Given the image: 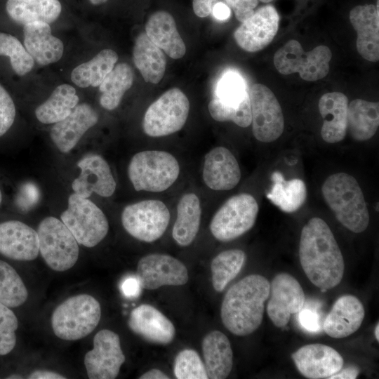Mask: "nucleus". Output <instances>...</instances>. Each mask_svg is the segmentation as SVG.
<instances>
[{
  "mask_svg": "<svg viewBox=\"0 0 379 379\" xmlns=\"http://www.w3.org/2000/svg\"><path fill=\"white\" fill-rule=\"evenodd\" d=\"M359 373V369L357 366H350L345 368H343L336 373L331 375L330 379H355Z\"/></svg>",
  "mask_w": 379,
  "mask_h": 379,
  "instance_id": "3c124183",
  "label": "nucleus"
},
{
  "mask_svg": "<svg viewBox=\"0 0 379 379\" xmlns=\"http://www.w3.org/2000/svg\"><path fill=\"white\" fill-rule=\"evenodd\" d=\"M258 211L257 201L251 194L234 195L216 211L210 223V231L220 241H232L253 227Z\"/></svg>",
  "mask_w": 379,
  "mask_h": 379,
  "instance_id": "9d476101",
  "label": "nucleus"
},
{
  "mask_svg": "<svg viewBox=\"0 0 379 379\" xmlns=\"http://www.w3.org/2000/svg\"><path fill=\"white\" fill-rule=\"evenodd\" d=\"M379 126V104L355 99L348 105L347 132L357 141L371 139Z\"/></svg>",
  "mask_w": 379,
  "mask_h": 379,
  "instance_id": "7c9ffc66",
  "label": "nucleus"
},
{
  "mask_svg": "<svg viewBox=\"0 0 379 379\" xmlns=\"http://www.w3.org/2000/svg\"><path fill=\"white\" fill-rule=\"evenodd\" d=\"M218 0H193L192 7L194 14L199 18H205L211 14L213 6Z\"/></svg>",
  "mask_w": 379,
  "mask_h": 379,
  "instance_id": "09e8293b",
  "label": "nucleus"
},
{
  "mask_svg": "<svg viewBox=\"0 0 379 379\" xmlns=\"http://www.w3.org/2000/svg\"><path fill=\"white\" fill-rule=\"evenodd\" d=\"M202 176L210 189L230 190L240 181L241 170L231 151L220 146L211 149L205 155Z\"/></svg>",
  "mask_w": 379,
  "mask_h": 379,
  "instance_id": "412c9836",
  "label": "nucleus"
},
{
  "mask_svg": "<svg viewBox=\"0 0 379 379\" xmlns=\"http://www.w3.org/2000/svg\"><path fill=\"white\" fill-rule=\"evenodd\" d=\"M321 192L336 219L354 233L367 228L370 215L363 192L357 180L346 173H336L324 181Z\"/></svg>",
  "mask_w": 379,
  "mask_h": 379,
  "instance_id": "7ed1b4c3",
  "label": "nucleus"
},
{
  "mask_svg": "<svg viewBox=\"0 0 379 379\" xmlns=\"http://www.w3.org/2000/svg\"><path fill=\"white\" fill-rule=\"evenodd\" d=\"M26 50L38 65H47L58 61L64 51L60 39L51 34L48 23L36 21L23 27Z\"/></svg>",
  "mask_w": 379,
  "mask_h": 379,
  "instance_id": "393cba45",
  "label": "nucleus"
},
{
  "mask_svg": "<svg viewBox=\"0 0 379 379\" xmlns=\"http://www.w3.org/2000/svg\"><path fill=\"white\" fill-rule=\"evenodd\" d=\"M279 15L275 8L267 5L254 11L234 31L238 46L248 52L265 48L274 39L279 28Z\"/></svg>",
  "mask_w": 379,
  "mask_h": 379,
  "instance_id": "f3484780",
  "label": "nucleus"
},
{
  "mask_svg": "<svg viewBox=\"0 0 379 379\" xmlns=\"http://www.w3.org/2000/svg\"><path fill=\"white\" fill-rule=\"evenodd\" d=\"M148 38L170 58L180 59L186 53V46L180 36L173 17L168 12L154 13L145 25Z\"/></svg>",
  "mask_w": 379,
  "mask_h": 379,
  "instance_id": "bb28decb",
  "label": "nucleus"
},
{
  "mask_svg": "<svg viewBox=\"0 0 379 379\" xmlns=\"http://www.w3.org/2000/svg\"><path fill=\"white\" fill-rule=\"evenodd\" d=\"M170 212L160 200L148 199L127 205L121 213V223L133 237L147 243L159 239L165 232Z\"/></svg>",
  "mask_w": 379,
  "mask_h": 379,
  "instance_id": "9b49d317",
  "label": "nucleus"
},
{
  "mask_svg": "<svg viewBox=\"0 0 379 379\" xmlns=\"http://www.w3.org/2000/svg\"><path fill=\"white\" fill-rule=\"evenodd\" d=\"M136 277L141 287L147 290L164 286H182L189 279L187 269L181 261L161 253L142 257L138 263Z\"/></svg>",
  "mask_w": 379,
  "mask_h": 379,
  "instance_id": "2eb2a0df",
  "label": "nucleus"
},
{
  "mask_svg": "<svg viewBox=\"0 0 379 379\" xmlns=\"http://www.w3.org/2000/svg\"><path fill=\"white\" fill-rule=\"evenodd\" d=\"M365 316L361 302L354 295H344L334 302L326 317L323 328L333 338H343L356 332Z\"/></svg>",
  "mask_w": 379,
  "mask_h": 379,
  "instance_id": "5701e85b",
  "label": "nucleus"
},
{
  "mask_svg": "<svg viewBox=\"0 0 379 379\" xmlns=\"http://www.w3.org/2000/svg\"><path fill=\"white\" fill-rule=\"evenodd\" d=\"M125 359L119 335L102 329L95 335L93 348L86 354L84 365L90 379H114Z\"/></svg>",
  "mask_w": 379,
  "mask_h": 379,
  "instance_id": "ddd939ff",
  "label": "nucleus"
},
{
  "mask_svg": "<svg viewBox=\"0 0 379 379\" xmlns=\"http://www.w3.org/2000/svg\"><path fill=\"white\" fill-rule=\"evenodd\" d=\"M28 378L29 379H64L66 377L50 371H35L32 373Z\"/></svg>",
  "mask_w": 379,
  "mask_h": 379,
  "instance_id": "603ef678",
  "label": "nucleus"
},
{
  "mask_svg": "<svg viewBox=\"0 0 379 379\" xmlns=\"http://www.w3.org/2000/svg\"><path fill=\"white\" fill-rule=\"evenodd\" d=\"M246 255L240 249H230L220 253L211 264L212 284L217 292H222L240 272Z\"/></svg>",
  "mask_w": 379,
  "mask_h": 379,
  "instance_id": "e433bc0d",
  "label": "nucleus"
},
{
  "mask_svg": "<svg viewBox=\"0 0 379 379\" xmlns=\"http://www.w3.org/2000/svg\"><path fill=\"white\" fill-rule=\"evenodd\" d=\"M352 25L357 31V49L359 55L371 62L379 60L378 6H357L350 13Z\"/></svg>",
  "mask_w": 379,
  "mask_h": 379,
  "instance_id": "b1692460",
  "label": "nucleus"
},
{
  "mask_svg": "<svg viewBox=\"0 0 379 379\" xmlns=\"http://www.w3.org/2000/svg\"><path fill=\"white\" fill-rule=\"evenodd\" d=\"M331 57V51L326 46L305 52L298 41L292 39L277 51L274 64L282 74L298 72L303 80L314 81L328 74Z\"/></svg>",
  "mask_w": 379,
  "mask_h": 379,
  "instance_id": "6e6552de",
  "label": "nucleus"
},
{
  "mask_svg": "<svg viewBox=\"0 0 379 379\" xmlns=\"http://www.w3.org/2000/svg\"><path fill=\"white\" fill-rule=\"evenodd\" d=\"M291 357L298 371L310 379L329 378L344 365L338 352L321 343L304 345L294 352Z\"/></svg>",
  "mask_w": 379,
  "mask_h": 379,
  "instance_id": "a211bd4d",
  "label": "nucleus"
},
{
  "mask_svg": "<svg viewBox=\"0 0 379 379\" xmlns=\"http://www.w3.org/2000/svg\"><path fill=\"white\" fill-rule=\"evenodd\" d=\"M319 110L324 122L322 139L328 143L343 140L347 133L348 99L340 92L324 94L319 101Z\"/></svg>",
  "mask_w": 379,
  "mask_h": 379,
  "instance_id": "a878e982",
  "label": "nucleus"
},
{
  "mask_svg": "<svg viewBox=\"0 0 379 379\" xmlns=\"http://www.w3.org/2000/svg\"><path fill=\"white\" fill-rule=\"evenodd\" d=\"M60 220L72 232L79 244L91 248L107 234L109 222L104 212L88 198L75 193L69 195L67 208Z\"/></svg>",
  "mask_w": 379,
  "mask_h": 379,
  "instance_id": "423d86ee",
  "label": "nucleus"
},
{
  "mask_svg": "<svg viewBox=\"0 0 379 379\" xmlns=\"http://www.w3.org/2000/svg\"><path fill=\"white\" fill-rule=\"evenodd\" d=\"M299 258L308 279L322 291L337 286L345 270L343 254L328 224L311 218L302 227Z\"/></svg>",
  "mask_w": 379,
  "mask_h": 379,
  "instance_id": "f257e3e1",
  "label": "nucleus"
},
{
  "mask_svg": "<svg viewBox=\"0 0 379 379\" xmlns=\"http://www.w3.org/2000/svg\"><path fill=\"white\" fill-rule=\"evenodd\" d=\"M251 111L252 132L262 142L278 139L284 129V118L279 102L272 91L260 84L248 90Z\"/></svg>",
  "mask_w": 379,
  "mask_h": 379,
  "instance_id": "f8f14e48",
  "label": "nucleus"
},
{
  "mask_svg": "<svg viewBox=\"0 0 379 379\" xmlns=\"http://www.w3.org/2000/svg\"><path fill=\"white\" fill-rule=\"evenodd\" d=\"M18 319L10 307L0 302V356L10 354L17 343Z\"/></svg>",
  "mask_w": 379,
  "mask_h": 379,
  "instance_id": "37998d69",
  "label": "nucleus"
},
{
  "mask_svg": "<svg viewBox=\"0 0 379 379\" xmlns=\"http://www.w3.org/2000/svg\"><path fill=\"white\" fill-rule=\"evenodd\" d=\"M128 324L133 333L152 343L169 344L175 334L173 323L159 310L148 304L133 309Z\"/></svg>",
  "mask_w": 379,
  "mask_h": 379,
  "instance_id": "4be33fe9",
  "label": "nucleus"
},
{
  "mask_svg": "<svg viewBox=\"0 0 379 379\" xmlns=\"http://www.w3.org/2000/svg\"><path fill=\"white\" fill-rule=\"evenodd\" d=\"M213 98L229 107L239 106L250 100L245 81L234 71L227 72L220 78Z\"/></svg>",
  "mask_w": 379,
  "mask_h": 379,
  "instance_id": "58836bf2",
  "label": "nucleus"
},
{
  "mask_svg": "<svg viewBox=\"0 0 379 379\" xmlns=\"http://www.w3.org/2000/svg\"><path fill=\"white\" fill-rule=\"evenodd\" d=\"M141 286L137 277H128L121 284V291L124 296L134 298L139 296Z\"/></svg>",
  "mask_w": 379,
  "mask_h": 379,
  "instance_id": "de8ad7c7",
  "label": "nucleus"
},
{
  "mask_svg": "<svg viewBox=\"0 0 379 379\" xmlns=\"http://www.w3.org/2000/svg\"><path fill=\"white\" fill-rule=\"evenodd\" d=\"M259 1H260L262 2H264V3H268V2H271L273 0H259Z\"/></svg>",
  "mask_w": 379,
  "mask_h": 379,
  "instance_id": "13d9d810",
  "label": "nucleus"
},
{
  "mask_svg": "<svg viewBox=\"0 0 379 379\" xmlns=\"http://www.w3.org/2000/svg\"><path fill=\"white\" fill-rule=\"evenodd\" d=\"M298 314L299 323L306 331L315 333L321 330L320 315L314 309L303 307Z\"/></svg>",
  "mask_w": 379,
  "mask_h": 379,
  "instance_id": "49530a36",
  "label": "nucleus"
},
{
  "mask_svg": "<svg viewBox=\"0 0 379 379\" xmlns=\"http://www.w3.org/2000/svg\"><path fill=\"white\" fill-rule=\"evenodd\" d=\"M133 58L135 67L146 82L156 84L163 79L166 67L165 55L145 33H141L137 36Z\"/></svg>",
  "mask_w": 379,
  "mask_h": 379,
  "instance_id": "c85d7f7f",
  "label": "nucleus"
},
{
  "mask_svg": "<svg viewBox=\"0 0 379 379\" xmlns=\"http://www.w3.org/2000/svg\"><path fill=\"white\" fill-rule=\"evenodd\" d=\"M208 109L211 117L217 121H231L242 128L248 127L251 124L250 100L238 107H228L212 98Z\"/></svg>",
  "mask_w": 379,
  "mask_h": 379,
  "instance_id": "79ce46f5",
  "label": "nucleus"
},
{
  "mask_svg": "<svg viewBox=\"0 0 379 379\" xmlns=\"http://www.w3.org/2000/svg\"><path fill=\"white\" fill-rule=\"evenodd\" d=\"M79 175L72 188L77 195L88 198L93 193L102 197H111L116 190L117 183L107 161L100 154H88L77 163Z\"/></svg>",
  "mask_w": 379,
  "mask_h": 379,
  "instance_id": "dca6fc26",
  "label": "nucleus"
},
{
  "mask_svg": "<svg viewBox=\"0 0 379 379\" xmlns=\"http://www.w3.org/2000/svg\"><path fill=\"white\" fill-rule=\"evenodd\" d=\"M36 232L39 253L51 269L63 272L76 264L79 244L61 220L46 217L40 222Z\"/></svg>",
  "mask_w": 379,
  "mask_h": 379,
  "instance_id": "0eeeda50",
  "label": "nucleus"
},
{
  "mask_svg": "<svg viewBox=\"0 0 379 379\" xmlns=\"http://www.w3.org/2000/svg\"><path fill=\"white\" fill-rule=\"evenodd\" d=\"M98 121V114L90 105H77L67 117L54 124L50 132L51 140L60 152L68 153Z\"/></svg>",
  "mask_w": 379,
  "mask_h": 379,
  "instance_id": "aec40b11",
  "label": "nucleus"
},
{
  "mask_svg": "<svg viewBox=\"0 0 379 379\" xmlns=\"http://www.w3.org/2000/svg\"><path fill=\"white\" fill-rule=\"evenodd\" d=\"M378 328H379V325H378V322L375 327V330H374V334H375V337L377 341H379Z\"/></svg>",
  "mask_w": 379,
  "mask_h": 379,
  "instance_id": "6e6d98bb",
  "label": "nucleus"
},
{
  "mask_svg": "<svg viewBox=\"0 0 379 379\" xmlns=\"http://www.w3.org/2000/svg\"><path fill=\"white\" fill-rule=\"evenodd\" d=\"M173 373L178 379H207L204 363L194 350L185 349L175 358Z\"/></svg>",
  "mask_w": 379,
  "mask_h": 379,
  "instance_id": "a19ab883",
  "label": "nucleus"
},
{
  "mask_svg": "<svg viewBox=\"0 0 379 379\" xmlns=\"http://www.w3.org/2000/svg\"><path fill=\"white\" fill-rule=\"evenodd\" d=\"M118 60L117 53L103 49L91 60L75 67L71 73L72 82L81 88L99 86L113 69Z\"/></svg>",
  "mask_w": 379,
  "mask_h": 379,
  "instance_id": "72a5a7b5",
  "label": "nucleus"
},
{
  "mask_svg": "<svg viewBox=\"0 0 379 379\" xmlns=\"http://www.w3.org/2000/svg\"><path fill=\"white\" fill-rule=\"evenodd\" d=\"M225 1L232 9L236 18L241 22L253 14L254 8L258 4V0H225Z\"/></svg>",
  "mask_w": 379,
  "mask_h": 379,
  "instance_id": "a18cd8bd",
  "label": "nucleus"
},
{
  "mask_svg": "<svg viewBox=\"0 0 379 379\" xmlns=\"http://www.w3.org/2000/svg\"><path fill=\"white\" fill-rule=\"evenodd\" d=\"M27 298L28 291L16 270L0 260V302L14 309L22 305Z\"/></svg>",
  "mask_w": 379,
  "mask_h": 379,
  "instance_id": "4c0bfd02",
  "label": "nucleus"
},
{
  "mask_svg": "<svg viewBox=\"0 0 379 379\" xmlns=\"http://www.w3.org/2000/svg\"><path fill=\"white\" fill-rule=\"evenodd\" d=\"M180 166L175 157L162 150H145L130 160L128 175L136 191L160 192L178 179Z\"/></svg>",
  "mask_w": 379,
  "mask_h": 379,
  "instance_id": "20e7f679",
  "label": "nucleus"
},
{
  "mask_svg": "<svg viewBox=\"0 0 379 379\" xmlns=\"http://www.w3.org/2000/svg\"><path fill=\"white\" fill-rule=\"evenodd\" d=\"M0 55L10 58L14 72L23 76L33 68L34 61L20 41L14 36L0 32Z\"/></svg>",
  "mask_w": 379,
  "mask_h": 379,
  "instance_id": "ea45409f",
  "label": "nucleus"
},
{
  "mask_svg": "<svg viewBox=\"0 0 379 379\" xmlns=\"http://www.w3.org/2000/svg\"><path fill=\"white\" fill-rule=\"evenodd\" d=\"M2 198H3L2 197V192H1V190L0 189V205H1V202H2Z\"/></svg>",
  "mask_w": 379,
  "mask_h": 379,
  "instance_id": "4d7b16f0",
  "label": "nucleus"
},
{
  "mask_svg": "<svg viewBox=\"0 0 379 379\" xmlns=\"http://www.w3.org/2000/svg\"><path fill=\"white\" fill-rule=\"evenodd\" d=\"M169 377L159 369H152L142 374L140 379H168Z\"/></svg>",
  "mask_w": 379,
  "mask_h": 379,
  "instance_id": "864d4df0",
  "label": "nucleus"
},
{
  "mask_svg": "<svg viewBox=\"0 0 379 379\" xmlns=\"http://www.w3.org/2000/svg\"><path fill=\"white\" fill-rule=\"evenodd\" d=\"M6 9L13 20L25 25L36 21L51 23L62 7L59 0H8Z\"/></svg>",
  "mask_w": 379,
  "mask_h": 379,
  "instance_id": "2f4dec72",
  "label": "nucleus"
},
{
  "mask_svg": "<svg viewBox=\"0 0 379 379\" xmlns=\"http://www.w3.org/2000/svg\"><path fill=\"white\" fill-rule=\"evenodd\" d=\"M202 352L208 378H226L233 365V352L227 337L219 331L208 333L203 339Z\"/></svg>",
  "mask_w": 379,
  "mask_h": 379,
  "instance_id": "cd10ccee",
  "label": "nucleus"
},
{
  "mask_svg": "<svg viewBox=\"0 0 379 379\" xmlns=\"http://www.w3.org/2000/svg\"><path fill=\"white\" fill-rule=\"evenodd\" d=\"M93 5H100L105 3L107 0H89Z\"/></svg>",
  "mask_w": 379,
  "mask_h": 379,
  "instance_id": "5fc2aeb1",
  "label": "nucleus"
},
{
  "mask_svg": "<svg viewBox=\"0 0 379 379\" xmlns=\"http://www.w3.org/2000/svg\"><path fill=\"white\" fill-rule=\"evenodd\" d=\"M270 288V281L255 274L234 284L225 293L221 305L220 317L224 326L238 336L254 332L262 324Z\"/></svg>",
  "mask_w": 379,
  "mask_h": 379,
  "instance_id": "f03ea898",
  "label": "nucleus"
},
{
  "mask_svg": "<svg viewBox=\"0 0 379 379\" xmlns=\"http://www.w3.org/2000/svg\"><path fill=\"white\" fill-rule=\"evenodd\" d=\"M133 79L134 74L129 65H117L99 86L101 106L107 110L116 109L125 92L131 87Z\"/></svg>",
  "mask_w": 379,
  "mask_h": 379,
  "instance_id": "c9c22d12",
  "label": "nucleus"
},
{
  "mask_svg": "<svg viewBox=\"0 0 379 379\" xmlns=\"http://www.w3.org/2000/svg\"><path fill=\"white\" fill-rule=\"evenodd\" d=\"M201 216L200 200L194 193L182 196L177 206V217L172 237L180 246L192 244L199 230Z\"/></svg>",
  "mask_w": 379,
  "mask_h": 379,
  "instance_id": "c756f323",
  "label": "nucleus"
},
{
  "mask_svg": "<svg viewBox=\"0 0 379 379\" xmlns=\"http://www.w3.org/2000/svg\"><path fill=\"white\" fill-rule=\"evenodd\" d=\"M101 317L99 302L88 294L67 298L59 305L51 316L55 335L64 340H77L89 335Z\"/></svg>",
  "mask_w": 379,
  "mask_h": 379,
  "instance_id": "39448f33",
  "label": "nucleus"
},
{
  "mask_svg": "<svg viewBox=\"0 0 379 379\" xmlns=\"http://www.w3.org/2000/svg\"><path fill=\"white\" fill-rule=\"evenodd\" d=\"M15 117V107L11 95L0 84V137L12 126Z\"/></svg>",
  "mask_w": 379,
  "mask_h": 379,
  "instance_id": "c03bdc74",
  "label": "nucleus"
},
{
  "mask_svg": "<svg viewBox=\"0 0 379 379\" xmlns=\"http://www.w3.org/2000/svg\"><path fill=\"white\" fill-rule=\"evenodd\" d=\"M79 97L74 87L58 86L51 96L36 107L35 115L42 124H55L67 117L78 105Z\"/></svg>",
  "mask_w": 379,
  "mask_h": 379,
  "instance_id": "f704fd0d",
  "label": "nucleus"
},
{
  "mask_svg": "<svg viewBox=\"0 0 379 379\" xmlns=\"http://www.w3.org/2000/svg\"><path fill=\"white\" fill-rule=\"evenodd\" d=\"M189 112L186 95L178 88H171L148 107L142 129L146 135L154 138L175 133L185 124Z\"/></svg>",
  "mask_w": 379,
  "mask_h": 379,
  "instance_id": "1a4fd4ad",
  "label": "nucleus"
},
{
  "mask_svg": "<svg viewBox=\"0 0 379 379\" xmlns=\"http://www.w3.org/2000/svg\"><path fill=\"white\" fill-rule=\"evenodd\" d=\"M211 13L219 20H227L231 15L228 6L222 2H217L213 7Z\"/></svg>",
  "mask_w": 379,
  "mask_h": 379,
  "instance_id": "8fccbe9b",
  "label": "nucleus"
},
{
  "mask_svg": "<svg viewBox=\"0 0 379 379\" xmlns=\"http://www.w3.org/2000/svg\"><path fill=\"white\" fill-rule=\"evenodd\" d=\"M39 253L37 232L17 220L0 222V254L17 261H31Z\"/></svg>",
  "mask_w": 379,
  "mask_h": 379,
  "instance_id": "6ab92c4d",
  "label": "nucleus"
},
{
  "mask_svg": "<svg viewBox=\"0 0 379 379\" xmlns=\"http://www.w3.org/2000/svg\"><path fill=\"white\" fill-rule=\"evenodd\" d=\"M267 313L273 323L282 328L287 325L291 314H298L305 304L303 289L292 275L281 272L270 283Z\"/></svg>",
  "mask_w": 379,
  "mask_h": 379,
  "instance_id": "4468645a",
  "label": "nucleus"
},
{
  "mask_svg": "<svg viewBox=\"0 0 379 379\" xmlns=\"http://www.w3.org/2000/svg\"><path fill=\"white\" fill-rule=\"evenodd\" d=\"M272 185L267 193V199L286 213L298 210L305 203L307 188L300 179L286 180L281 173L274 171L271 175Z\"/></svg>",
  "mask_w": 379,
  "mask_h": 379,
  "instance_id": "473e14b6",
  "label": "nucleus"
}]
</instances>
